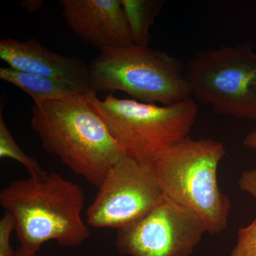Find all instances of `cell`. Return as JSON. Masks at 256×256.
<instances>
[{"instance_id": "obj_19", "label": "cell", "mask_w": 256, "mask_h": 256, "mask_svg": "<svg viewBox=\"0 0 256 256\" xmlns=\"http://www.w3.org/2000/svg\"><path fill=\"white\" fill-rule=\"evenodd\" d=\"M16 256H36V254L26 252V250L20 248L18 249L16 252Z\"/></svg>"}, {"instance_id": "obj_15", "label": "cell", "mask_w": 256, "mask_h": 256, "mask_svg": "<svg viewBox=\"0 0 256 256\" xmlns=\"http://www.w3.org/2000/svg\"><path fill=\"white\" fill-rule=\"evenodd\" d=\"M15 230L14 216L9 212H5L0 220V256H16L10 244L11 234Z\"/></svg>"}, {"instance_id": "obj_4", "label": "cell", "mask_w": 256, "mask_h": 256, "mask_svg": "<svg viewBox=\"0 0 256 256\" xmlns=\"http://www.w3.org/2000/svg\"><path fill=\"white\" fill-rule=\"evenodd\" d=\"M85 95L126 156L144 164L151 165L172 146L188 137L198 114V106L192 98L162 106L112 95L100 100L94 90Z\"/></svg>"}, {"instance_id": "obj_5", "label": "cell", "mask_w": 256, "mask_h": 256, "mask_svg": "<svg viewBox=\"0 0 256 256\" xmlns=\"http://www.w3.org/2000/svg\"><path fill=\"white\" fill-rule=\"evenodd\" d=\"M89 68L96 92L118 90L140 102L162 106L192 98L182 62L148 46L102 48Z\"/></svg>"}, {"instance_id": "obj_11", "label": "cell", "mask_w": 256, "mask_h": 256, "mask_svg": "<svg viewBox=\"0 0 256 256\" xmlns=\"http://www.w3.org/2000/svg\"><path fill=\"white\" fill-rule=\"evenodd\" d=\"M0 78L26 92L33 99L34 104L80 94L60 80L20 72L10 67L0 68Z\"/></svg>"}, {"instance_id": "obj_17", "label": "cell", "mask_w": 256, "mask_h": 256, "mask_svg": "<svg viewBox=\"0 0 256 256\" xmlns=\"http://www.w3.org/2000/svg\"><path fill=\"white\" fill-rule=\"evenodd\" d=\"M43 4L44 2L42 0H24L20 3V5L30 13L35 12L37 10L41 9Z\"/></svg>"}, {"instance_id": "obj_18", "label": "cell", "mask_w": 256, "mask_h": 256, "mask_svg": "<svg viewBox=\"0 0 256 256\" xmlns=\"http://www.w3.org/2000/svg\"><path fill=\"white\" fill-rule=\"evenodd\" d=\"M242 144L249 149L256 151V126L252 131L248 133Z\"/></svg>"}, {"instance_id": "obj_3", "label": "cell", "mask_w": 256, "mask_h": 256, "mask_svg": "<svg viewBox=\"0 0 256 256\" xmlns=\"http://www.w3.org/2000/svg\"><path fill=\"white\" fill-rule=\"evenodd\" d=\"M226 153L218 141L188 137L150 165L163 196L196 215L210 234L222 233L228 225L230 202L217 178Z\"/></svg>"}, {"instance_id": "obj_13", "label": "cell", "mask_w": 256, "mask_h": 256, "mask_svg": "<svg viewBox=\"0 0 256 256\" xmlns=\"http://www.w3.org/2000/svg\"><path fill=\"white\" fill-rule=\"evenodd\" d=\"M0 158L16 160L28 170L30 178L34 180H43L48 174L34 158L25 154L18 146L5 124L2 110L0 112Z\"/></svg>"}, {"instance_id": "obj_14", "label": "cell", "mask_w": 256, "mask_h": 256, "mask_svg": "<svg viewBox=\"0 0 256 256\" xmlns=\"http://www.w3.org/2000/svg\"><path fill=\"white\" fill-rule=\"evenodd\" d=\"M229 256H256V218L238 229L236 244Z\"/></svg>"}, {"instance_id": "obj_1", "label": "cell", "mask_w": 256, "mask_h": 256, "mask_svg": "<svg viewBox=\"0 0 256 256\" xmlns=\"http://www.w3.org/2000/svg\"><path fill=\"white\" fill-rule=\"evenodd\" d=\"M32 129L42 148L96 188L126 156L85 94L34 104Z\"/></svg>"}, {"instance_id": "obj_16", "label": "cell", "mask_w": 256, "mask_h": 256, "mask_svg": "<svg viewBox=\"0 0 256 256\" xmlns=\"http://www.w3.org/2000/svg\"><path fill=\"white\" fill-rule=\"evenodd\" d=\"M238 185L242 191L252 195L256 200V170L244 171L239 178Z\"/></svg>"}, {"instance_id": "obj_10", "label": "cell", "mask_w": 256, "mask_h": 256, "mask_svg": "<svg viewBox=\"0 0 256 256\" xmlns=\"http://www.w3.org/2000/svg\"><path fill=\"white\" fill-rule=\"evenodd\" d=\"M0 58L10 68L66 82L78 94L92 90L90 68L84 60L52 52L35 38L2 40Z\"/></svg>"}, {"instance_id": "obj_6", "label": "cell", "mask_w": 256, "mask_h": 256, "mask_svg": "<svg viewBox=\"0 0 256 256\" xmlns=\"http://www.w3.org/2000/svg\"><path fill=\"white\" fill-rule=\"evenodd\" d=\"M185 70L192 98L224 116L256 121V52L250 45L197 50Z\"/></svg>"}, {"instance_id": "obj_8", "label": "cell", "mask_w": 256, "mask_h": 256, "mask_svg": "<svg viewBox=\"0 0 256 256\" xmlns=\"http://www.w3.org/2000/svg\"><path fill=\"white\" fill-rule=\"evenodd\" d=\"M206 230L202 220L166 197L140 220L117 230L122 255L191 256Z\"/></svg>"}, {"instance_id": "obj_9", "label": "cell", "mask_w": 256, "mask_h": 256, "mask_svg": "<svg viewBox=\"0 0 256 256\" xmlns=\"http://www.w3.org/2000/svg\"><path fill=\"white\" fill-rule=\"evenodd\" d=\"M69 28L98 48L134 44L121 0H60Z\"/></svg>"}, {"instance_id": "obj_12", "label": "cell", "mask_w": 256, "mask_h": 256, "mask_svg": "<svg viewBox=\"0 0 256 256\" xmlns=\"http://www.w3.org/2000/svg\"><path fill=\"white\" fill-rule=\"evenodd\" d=\"M134 44L148 46L150 28L162 9L161 0H121Z\"/></svg>"}, {"instance_id": "obj_2", "label": "cell", "mask_w": 256, "mask_h": 256, "mask_svg": "<svg viewBox=\"0 0 256 256\" xmlns=\"http://www.w3.org/2000/svg\"><path fill=\"white\" fill-rule=\"evenodd\" d=\"M84 203L82 188L53 172L43 180H14L0 192V204L14 216L20 248L34 254L50 240L73 247L90 237Z\"/></svg>"}, {"instance_id": "obj_7", "label": "cell", "mask_w": 256, "mask_h": 256, "mask_svg": "<svg viewBox=\"0 0 256 256\" xmlns=\"http://www.w3.org/2000/svg\"><path fill=\"white\" fill-rule=\"evenodd\" d=\"M163 196L150 165L124 156L111 168L88 208L87 224L120 230L150 213Z\"/></svg>"}]
</instances>
